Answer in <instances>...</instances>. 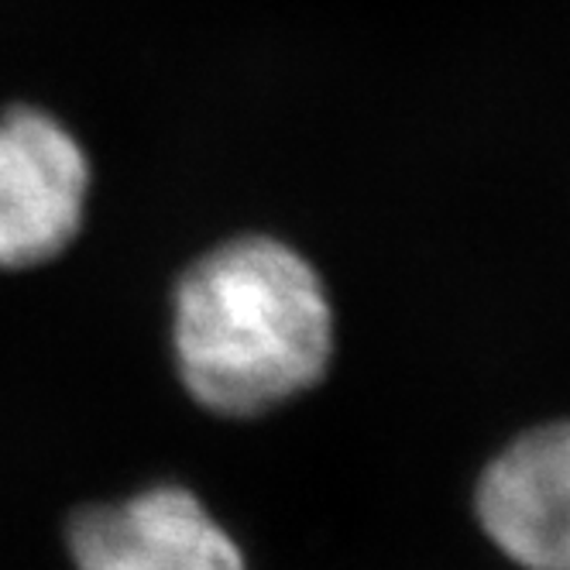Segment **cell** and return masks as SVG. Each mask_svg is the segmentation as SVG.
<instances>
[{
  "label": "cell",
  "instance_id": "cell-2",
  "mask_svg": "<svg viewBox=\"0 0 570 570\" xmlns=\"http://www.w3.org/2000/svg\"><path fill=\"white\" fill-rule=\"evenodd\" d=\"M90 158L59 117L38 107L0 114V268L62 255L83 227Z\"/></svg>",
  "mask_w": 570,
  "mask_h": 570
},
{
  "label": "cell",
  "instance_id": "cell-4",
  "mask_svg": "<svg viewBox=\"0 0 570 570\" xmlns=\"http://www.w3.org/2000/svg\"><path fill=\"white\" fill-rule=\"evenodd\" d=\"M66 537L76 570H248L234 537L179 484L79 509Z\"/></svg>",
  "mask_w": 570,
  "mask_h": 570
},
{
  "label": "cell",
  "instance_id": "cell-1",
  "mask_svg": "<svg viewBox=\"0 0 570 570\" xmlns=\"http://www.w3.org/2000/svg\"><path fill=\"white\" fill-rule=\"evenodd\" d=\"M186 392L220 416H258L313 389L334 357L320 272L275 237H234L186 268L173 299Z\"/></svg>",
  "mask_w": 570,
  "mask_h": 570
},
{
  "label": "cell",
  "instance_id": "cell-3",
  "mask_svg": "<svg viewBox=\"0 0 570 570\" xmlns=\"http://www.w3.org/2000/svg\"><path fill=\"white\" fill-rule=\"evenodd\" d=\"M474 515L519 570H570V420L512 436L478 478Z\"/></svg>",
  "mask_w": 570,
  "mask_h": 570
}]
</instances>
